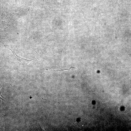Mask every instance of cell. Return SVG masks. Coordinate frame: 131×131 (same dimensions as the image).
Segmentation results:
<instances>
[{
	"instance_id": "cell-1",
	"label": "cell",
	"mask_w": 131,
	"mask_h": 131,
	"mask_svg": "<svg viewBox=\"0 0 131 131\" xmlns=\"http://www.w3.org/2000/svg\"><path fill=\"white\" fill-rule=\"evenodd\" d=\"M2 43L4 44L5 47L10 49L12 51L13 53V56L15 57V58L17 59L18 61H19L22 64V65H26L27 63H30L32 62H33L35 60L34 59H32L31 60H28L23 59L22 58L17 56L12 50L6 47L3 43Z\"/></svg>"
}]
</instances>
